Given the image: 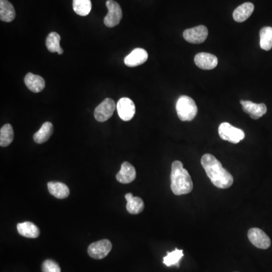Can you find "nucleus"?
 <instances>
[{"instance_id": "412c9836", "label": "nucleus", "mask_w": 272, "mask_h": 272, "mask_svg": "<svg viewBox=\"0 0 272 272\" xmlns=\"http://www.w3.org/2000/svg\"><path fill=\"white\" fill-rule=\"evenodd\" d=\"M15 18V10L8 0H0V19L4 22H11Z\"/></svg>"}, {"instance_id": "b1692460", "label": "nucleus", "mask_w": 272, "mask_h": 272, "mask_svg": "<svg viewBox=\"0 0 272 272\" xmlns=\"http://www.w3.org/2000/svg\"><path fill=\"white\" fill-rule=\"evenodd\" d=\"M260 47L263 50L269 51L272 48V28L265 27L259 33Z\"/></svg>"}, {"instance_id": "393cba45", "label": "nucleus", "mask_w": 272, "mask_h": 272, "mask_svg": "<svg viewBox=\"0 0 272 272\" xmlns=\"http://www.w3.org/2000/svg\"><path fill=\"white\" fill-rule=\"evenodd\" d=\"M13 128L10 124H5L0 129V146L7 147L13 142Z\"/></svg>"}, {"instance_id": "4be33fe9", "label": "nucleus", "mask_w": 272, "mask_h": 272, "mask_svg": "<svg viewBox=\"0 0 272 272\" xmlns=\"http://www.w3.org/2000/svg\"><path fill=\"white\" fill-rule=\"evenodd\" d=\"M60 41H61V37L58 33L52 32L48 34L47 37L45 45H46L48 50L51 52H57V53L61 55L63 54L64 50L60 46Z\"/></svg>"}, {"instance_id": "a211bd4d", "label": "nucleus", "mask_w": 272, "mask_h": 272, "mask_svg": "<svg viewBox=\"0 0 272 272\" xmlns=\"http://www.w3.org/2000/svg\"><path fill=\"white\" fill-rule=\"evenodd\" d=\"M127 204H126V209L128 213L130 214L136 215L139 214L143 211L145 208L143 200L139 197V196H133L132 194H126L125 196Z\"/></svg>"}, {"instance_id": "423d86ee", "label": "nucleus", "mask_w": 272, "mask_h": 272, "mask_svg": "<svg viewBox=\"0 0 272 272\" xmlns=\"http://www.w3.org/2000/svg\"><path fill=\"white\" fill-rule=\"evenodd\" d=\"M117 109V105L112 98H105V100L95 108L94 116L98 122H105L113 116Z\"/></svg>"}, {"instance_id": "bb28decb", "label": "nucleus", "mask_w": 272, "mask_h": 272, "mask_svg": "<svg viewBox=\"0 0 272 272\" xmlns=\"http://www.w3.org/2000/svg\"><path fill=\"white\" fill-rule=\"evenodd\" d=\"M42 272H61V268L56 262L46 259L42 265Z\"/></svg>"}, {"instance_id": "2eb2a0df", "label": "nucleus", "mask_w": 272, "mask_h": 272, "mask_svg": "<svg viewBox=\"0 0 272 272\" xmlns=\"http://www.w3.org/2000/svg\"><path fill=\"white\" fill-rule=\"evenodd\" d=\"M24 83L27 87L34 93L42 92L45 86V82L43 78L32 73H28L25 76Z\"/></svg>"}, {"instance_id": "9b49d317", "label": "nucleus", "mask_w": 272, "mask_h": 272, "mask_svg": "<svg viewBox=\"0 0 272 272\" xmlns=\"http://www.w3.org/2000/svg\"><path fill=\"white\" fill-rule=\"evenodd\" d=\"M243 111L248 114L253 119H258L266 115L267 112V107L265 104H255L250 101H240Z\"/></svg>"}, {"instance_id": "4468645a", "label": "nucleus", "mask_w": 272, "mask_h": 272, "mask_svg": "<svg viewBox=\"0 0 272 272\" xmlns=\"http://www.w3.org/2000/svg\"><path fill=\"white\" fill-rule=\"evenodd\" d=\"M116 177L117 180L120 183H131L136 178V171L132 164L128 162H124L121 165L120 170L117 174Z\"/></svg>"}, {"instance_id": "dca6fc26", "label": "nucleus", "mask_w": 272, "mask_h": 272, "mask_svg": "<svg viewBox=\"0 0 272 272\" xmlns=\"http://www.w3.org/2000/svg\"><path fill=\"white\" fill-rule=\"evenodd\" d=\"M17 230L19 234L28 238H37L40 233L39 228L31 222L18 223L17 226Z\"/></svg>"}, {"instance_id": "7ed1b4c3", "label": "nucleus", "mask_w": 272, "mask_h": 272, "mask_svg": "<svg viewBox=\"0 0 272 272\" xmlns=\"http://www.w3.org/2000/svg\"><path fill=\"white\" fill-rule=\"evenodd\" d=\"M176 112L182 121H192L197 115V106L193 98L182 95L176 102Z\"/></svg>"}, {"instance_id": "1a4fd4ad", "label": "nucleus", "mask_w": 272, "mask_h": 272, "mask_svg": "<svg viewBox=\"0 0 272 272\" xmlns=\"http://www.w3.org/2000/svg\"><path fill=\"white\" fill-rule=\"evenodd\" d=\"M247 235L250 241L257 248L266 250L270 247V238L261 229L257 228L250 229Z\"/></svg>"}, {"instance_id": "6e6552de", "label": "nucleus", "mask_w": 272, "mask_h": 272, "mask_svg": "<svg viewBox=\"0 0 272 272\" xmlns=\"http://www.w3.org/2000/svg\"><path fill=\"white\" fill-rule=\"evenodd\" d=\"M208 37V29L203 25L185 30L183 33L184 39L192 44H200L204 42Z\"/></svg>"}, {"instance_id": "0eeeda50", "label": "nucleus", "mask_w": 272, "mask_h": 272, "mask_svg": "<svg viewBox=\"0 0 272 272\" xmlns=\"http://www.w3.org/2000/svg\"><path fill=\"white\" fill-rule=\"evenodd\" d=\"M112 250V243L108 240H102L92 243L88 248V254L95 259L106 257Z\"/></svg>"}, {"instance_id": "6ab92c4d", "label": "nucleus", "mask_w": 272, "mask_h": 272, "mask_svg": "<svg viewBox=\"0 0 272 272\" xmlns=\"http://www.w3.org/2000/svg\"><path fill=\"white\" fill-rule=\"evenodd\" d=\"M48 189L49 193L58 199L67 198L70 194L68 186L61 182H48Z\"/></svg>"}, {"instance_id": "f3484780", "label": "nucleus", "mask_w": 272, "mask_h": 272, "mask_svg": "<svg viewBox=\"0 0 272 272\" xmlns=\"http://www.w3.org/2000/svg\"><path fill=\"white\" fill-rule=\"evenodd\" d=\"M254 11V5L251 2H245L239 5L233 12V18L237 22H243L248 19Z\"/></svg>"}, {"instance_id": "f8f14e48", "label": "nucleus", "mask_w": 272, "mask_h": 272, "mask_svg": "<svg viewBox=\"0 0 272 272\" xmlns=\"http://www.w3.org/2000/svg\"><path fill=\"white\" fill-rule=\"evenodd\" d=\"M195 65L200 69L213 70L218 65V58L215 55L206 52L196 54L194 58Z\"/></svg>"}, {"instance_id": "a878e982", "label": "nucleus", "mask_w": 272, "mask_h": 272, "mask_svg": "<svg viewBox=\"0 0 272 272\" xmlns=\"http://www.w3.org/2000/svg\"><path fill=\"white\" fill-rule=\"evenodd\" d=\"M184 256L183 250L176 249L172 252H168L167 255L163 257V264L168 267L176 266L179 267V262Z\"/></svg>"}, {"instance_id": "f03ea898", "label": "nucleus", "mask_w": 272, "mask_h": 272, "mask_svg": "<svg viewBox=\"0 0 272 272\" xmlns=\"http://www.w3.org/2000/svg\"><path fill=\"white\" fill-rule=\"evenodd\" d=\"M193 182L182 162L176 160L172 164L171 190L176 195L188 194L193 190Z\"/></svg>"}, {"instance_id": "9d476101", "label": "nucleus", "mask_w": 272, "mask_h": 272, "mask_svg": "<svg viewBox=\"0 0 272 272\" xmlns=\"http://www.w3.org/2000/svg\"><path fill=\"white\" fill-rule=\"evenodd\" d=\"M117 111L121 119L123 121L131 120L135 114V104L130 98H120L117 104Z\"/></svg>"}, {"instance_id": "5701e85b", "label": "nucleus", "mask_w": 272, "mask_h": 272, "mask_svg": "<svg viewBox=\"0 0 272 272\" xmlns=\"http://www.w3.org/2000/svg\"><path fill=\"white\" fill-rule=\"evenodd\" d=\"M73 8L79 16H86L92 10L91 0H74Z\"/></svg>"}, {"instance_id": "f257e3e1", "label": "nucleus", "mask_w": 272, "mask_h": 272, "mask_svg": "<svg viewBox=\"0 0 272 272\" xmlns=\"http://www.w3.org/2000/svg\"><path fill=\"white\" fill-rule=\"evenodd\" d=\"M201 164L212 183L218 189H226L232 186L233 178L222 167V163L213 155L206 154L201 158Z\"/></svg>"}, {"instance_id": "aec40b11", "label": "nucleus", "mask_w": 272, "mask_h": 272, "mask_svg": "<svg viewBox=\"0 0 272 272\" xmlns=\"http://www.w3.org/2000/svg\"><path fill=\"white\" fill-rule=\"evenodd\" d=\"M53 133V125L52 122H44L39 131H37L34 135V140L36 143L42 144L49 139Z\"/></svg>"}, {"instance_id": "ddd939ff", "label": "nucleus", "mask_w": 272, "mask_h": 272, "mask_svg": "<svg viewBox=\"0 0 272 272\" xmlns=\"http://www.w3.org/2000/svg\"><path fill=\"white\" fill-rule=\"evenodd\" d=\"M148 58V54L146 50L141 48H135L125 58L124 63L126 66L134 68L146 62Z\"/></svg>"}, {"instance_id": "39448f33", "label": "nucleus", "mask_w": 272, "mask_h": 272, "mask_svg": "<svg viewBox=\"0 0 272 272\" xmlns=\"http://www.w3.org/2000/svg\"><path fill=\"white\" fill-rule=\"evenodd\" d=\"M106 6L108 9V13L104 19L105 26L108 28L117 26L122 18V11L120 5L115 2V0H108L106 2Z\"/></svg>"}, {"instance_id": "20e7f679", "label": "nucleus", "mask_w": 272, "mask_h": 272, "mask_svg": "<svg viewBox=\"0 0 272 272\" xmlns=\"http://www.w3.org/2000/svg\"><path fill=\"white\" fill-rule=\"evenodd\" d=\"M219 134L222 140L231 143L237 144L245 138V133L242 129L231 125L229 122H222L219 127Z\"/></svg>"}]
</instances>
